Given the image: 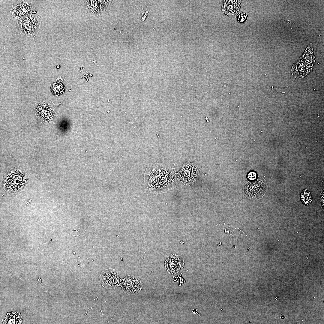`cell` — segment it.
Instances as JSON below:
<instances>
[{
  "label": "cell",
  "instance_id": "1",
  "mask_svg": "<svg viewBox=\"0 0 324 324\" xmlns=\"http://www.w3.org/2000/svg\"><path fill=\"white\" fill-rule=\"evenodd\" d=\"M143 177L147 188L155 194L164 193L174 189L178 182L175 169L160 163L149 164Z\"/></svg>",
  "mask_w": 324,
  "mask_h": 324
},
{
  "label": "cell",
  "instance_id": "2",
  "mask_svg": "<svg viewBox=\"0 0 324 324\" xmlns=\"http://www.w3.org/2000/svg\"><path fill=\"white\" fill-rule=\"evenodd\" d=\"M28 180V176L23 170L20 169H13L5 175L3 180V188L9 193H18L23 189Z\"/></svg>",
  "mask_w": 324,
  "mask_h": 324
},
{
  "label": "cell",
  "instance_id": "3",
  "mask_svg": "<svg viewBox=\"0 0 324 324\" xmlns=\"http://www.w3.org/2000/svg\"><path fill=\"white\" fill-rule=\"evenodd\" d=\"M41 18L36 14L26 15L16 22L22 33L33 39L39 32L41 26Z\"/></svg>",
  "mask_w": 324,
  "mask_h": 324
},
{
  "label": "cell",
  "instance_id": "4",
  "mask_svg": "<svg viewBox=\"0 0 324 324\" xmlns=\"http://www.w3.org/2000/svg\"><path fill=\"white\" fill-rule=\"evenodd\" d=\"M267 187L264 179L262 178L253 182H245L244 185V193L250 199L262 198L267 191Z\"/></svg>",
  "mask_w": 324,
  "mask_h": 324
},
{
  "label": "cell",
  "instance_id": "5",
  "mask_svg": "<svg viewBox=\"0 0 324 324\" xmlns=\"http://www.w3.org/2000/svg\"><path fill=\"white\" fill-rule=\"evenodd\" d=\"M314 60L313 54L306 52L302 58L293 66L292 71L294 76L302 79L309 74L312 70Z\"/></svg>",
  "mask_w": 324,
  "mask_h": 324
},
{
  "label": "cell",
  "instance_id": "6",
  "mask_svg": "<svg viewBox=\"0 0 324 324\" xmlns=\"http://www.w3.org/2000/svg\"><path fill=\"white\" fill-rule=\"evenodd\" d=\"M200 175L199 169L194 163H185L180 171L176 173L178 180L184 184H189L195 182Z\"/></svg>",
  "mask_w": 324,
  "mask_h": 324
},
{
  "label": "cell",
  "instance_id": "7",
  "mask_svg": "<svg viewBox=\"0 0 324 324\" xmlns=\"http://www.w3.org/2000/svg\"><path fill=\"white\" fill-rule=\"evenodd\" d=\"M34 8L29 1L18 0L12 5L10 9V19L17 21L26 15L33 14Z\"/></svg>",
  "mask_w": 324,
  "mask_h": 324
},
{
  "label": "cell",
  "instance_id": "8",
  "mask_svg": "<svg viewBox=\"0 0 324 324\" xmlns=\"http://www.w3.org/2000/svg\"><path fill=\"white\" fill-rule=\"evenodd\" d=\"M100 277L102 286L107 289H114L120 285L121 280L118 273L114 269H105L102 272Z\"/></svg>",
  "mask_w": 324,
  "mask_h": 324
},
{
  "label": "cell",
  "instance_id": "9",
  "mask_svg": "<svg viewBox=\"0 0 324 324\" xmlns=\"http://www.w3.org/2000/svg\"><path fill=\"white\" fill-rule=\"evenodd\" d=\"M120 284L122 290L129 295L137 294L142 289L141 280L132 275H128L121 280Z\"/></svg>",
  "mask_w": 324,
  "mask_h": 324
},
{
  "label": "cell",
  "instance_id": "10",
  "mask_svg": "<svg viewBox=\"0 0 324 324\" xmlns=\"http://www.w3.org/2000/svg\"><path fill=\"white\" fill-rule=\"evenodd\" d=\"M183 260L179 256L172 254L167 258L165 262L166 269L169 273L176 274L183 268L184 266Z\"/></svg>",
  "mask_w": 324,
  "mask_h": 324
},
{
  "label": "cell",
  "instance_id": "11",
  "mask_svg": "<svg viewBox=\"0 0 324 324\" xmlns=\"http://www.w3.org/2000/svg\"><path fill=\"white\" fill-rule=\"evenodd\" d=\"M36 113L38 118L44 122L51 121L54 117V111L52 107L47 104L38 105L36 108Z\"/></svg>",
  "mask_w": 324,
  "mask_h": 324
},
{
  "label": "cell",
  "instance_id": "12",
  "mask_svg": "<svg viewBox=\"0 0 324 324\" xmlns=\"http://www.w3.org/2000/svg\"><path fill=\"white\" fill-rule=\"evenodd\" d=\"M241 0H224L222 10L226 16L234 15L239 11L241 6Z\"/></svg>",
  "mask_w": 324,
  "mask_h": 324
},
{
  "label": "cell",
  "instance_id": "13",
  "mask_svg": "<svg viewBox=\"0 0 324 324\" xmlns=\"http://www.w3.org/2000/svg\"><path fill=\"white\" fill-rule=\"evenodd\" d=\"M300 197L301 201L304 206L310 204L312 201V196L310 192L306 189L301 192Z\"/></svg>",
  "mask_w": 324,
  "mask_h": 324
},
{
  "label": "cell",
  "instance_id": "14",
  "mask_svg": "<svg viewBox=\"0 0 324 324\" xmlns=\"http://www.w3.org/2000/svg\"><path fill=\"white\" fill-rule=\"evenodd\" d=\"M52 91L54 95L58 96L64 92V88L62 83L59 82H54L51 86Z\"/></svg>",
  "mask_w": 324,
  "mask_h": 324
},
{
  "label": "cell",
  "instance_id": "15",
  "mask_svg": "<svg viewBox=\"0 0 324 324\" xmlns=\"http://www.w3.org/2000/svg\"><path fill=\"white\" fill-rule=\"evenodd\" d=\"M248 15L244 12L238 13L236 17L237 21L239 23H244L246 21Z\"/></svg>",
  "mask_w": 324,
  "mask_h": 324
},
{
  "label": "cell",
  "instance_id": "16",
  "mask_svg": "<svg viewBox=\"0 0 324 324\" xmlns=\"http://www.w3.org/2000/svg\"><path fill=\"white\" fill-rule=\"evenodd\" d=\"M256 174L254 171H251L249 172L248 174L247 178L250 180H254L256 178Z\"/></svg>",
  "mask_w": 324,
  "mask_h": 324
}]
</instances>
